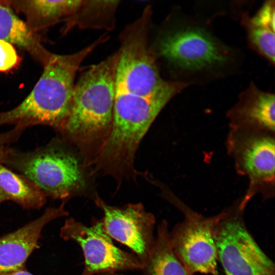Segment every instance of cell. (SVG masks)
<instances>
[{
    "label": "cell",
    "mask_w": 275,
    "mask_h": 275,
    "mask_svg": "<svg viewBox=\"0 0 275 275\" xmlns=\"http://www.w3.org/2000/svg\"><path fill=\"white\" fill-rule=\"evenodd\" d=\"M118 52L91 66L74 85L69 116L59 131L94 163L110 133Z\"/></svg>",
    "instance_id": "1"
},
{
    "label": "cell",
    "mask_w": 275,
    "mask_h": 275,
    "mask_svg": "<svg viewBox=\"0 0 275 275\" xmlns=\"http://www.w3.org/2000/svg\"><path fill=\"white\" fill-rule=\"evenodd\" d=\"M189 85L174 81L166 90L150 97L135 95L115 88L112 127L95 163L120 181L133 175V160L139 145L168 102Z\"/></svg>",
    "instance_id": "2"
},
{
    "label": "cell",
    "mask_w": 275,
    "mask_h": 275,
    "mask_svg": "<svg viewBox=\"0 0 275 275\" xmlns=\"http://www.w3.org/2000/svg\"><path fill=\"white\" fill-rule=\"evenodd\" d=\"M106 38L103 35L74 53L54 54L28 96L14 108L0 112V126L12 124L24 130L42 125L59 131L69 114L74 79L80 64Z\"/></svg>",
    "instance_id": "3"
},
{
    "label": "cell",
    "mask_w": 275,
    "mask_h": 275,
    "mask_svg": "<svg viewBox=\"0 0 275 275\" xmlns=\"http://www.w3.org/2000/svg\"><path fill=\"white\" fill-rule=\"evenodd\" d=\"M0 162L32 181L46 197L64 200L85 184L77 159L57 139L29 152L4 147Z\"/></svg>",
    "instance_id": "4"
},
{
    "label": "cell",
    "mask_w": 275,
    "mask_h": 275,
    "mask_svg": "<svg viewBox=\"0 0 275 275\" xmlns=\"http://www.w3.org/2000/svg\"><path fill=\"white\" fill-rule=\"evenodd\" d=\"M151 14L148 6L124 30L116 71L115 88L143 97L156 95L173 82L161 77L156 58L148 46Z\"/></svg>",
    "instance_id": "5"
},
{
    "label": "cell",
    "mask_w": 275,
    "mask_h": 275,
    "mask_svg": "<svg viewBox=\"0 0 275 275\" xmlns=\"http://www.w3.org/2000/svg\"><path fill=\"white\" fill-rule=\"evenodd\" d=\"M275 133L248 129H231L226 149L238 174L249 181L245 194L238 204L243 211L258 194L264 199L274 196Z\"/></svg>",
    "instance_id": "6"
},
{
    "label": "cell",
    "mask_w": 275,
    "mask_h": 275,
    "mask_svg": "<svg viewBox=\"0 0 275 275\" xmlns=\"http://www.w3.org/2000/svg\"><path fill=\"white\" fill-rule=\"evenodd\" d=\"M163 193L167 199L184 216V220L169 232L170 241L175 255L189 275L198 272L217 275L213 231L225 211L205 217L188 207L169 190Z\"/></svg>",
    "instance_id": "7"
},
{
    "label": "cell",
    "mask_w": 275,
    "mask_h": 275,
    "mask_svg": "<svg viewBox=\"0 0 275 275\" xmlns=\"http://www.w3.org/2000/svg\"><path fill=\"white\" fill-rule=\"evenodd\" d=\"M238 204L225 211L214 228L217 259L226 275H274L273 262L246 229Z\"/></svg>",
    "instance_id": "8"
},
{
    "label": "cell",
    "mask_w": 275,
    "mask_h": 275,
    "mask_svg": "<svg viewBox=\"0 0 275 275\" xmlns=\"http://www.w3.org/2000/svg\"><path fill=\"white\" fill-rule=\"evenodd\" d=\"M65 240L76 242L84 256L80 275H97L105 272L142 270L143 264L133 253L121 250L105 232L101 219H94L87 226L73 218H68L60 230Z\"/></svg>",
    "instance_id": "9"
},
{
    "label": "cell",
    "mask_w": 275,
    "mask_h": 275,
    "mask_svg": "<svg viewBox=\"0 0 275 275\" xmlns=\"http://www.w3.org/2000/svg\"><path fill=\"white\" fill-rule=\"evenodd\" d=\"M159 54L183 71H199L222 67L231 57L230 49L204 29L187 27L162 38Z\"/></svg>",
    "instance_id": "10"
},
{
    "label": "cell",
    "mask_w": 275,
    "mask_h": 275,
    "mask_svg": "<svg viewBox=\"0 0 275 275\" xmlns=\"http://www.w3.org/2000/svg\"><path fill=\"white\" fill-rule=\"evenodd\" d=\"M95 203L103 213L101 219L105 232L129 248L144 265L155 242L154 215L141 203L116 207L98 197Z\"/></svg>",
    "instance_id": "11"
},
{
    "label": "cell",
    "mask_w": 275,
    "mask_h": 275,
    "mask_svg": "<svg viewBox=\"0 0 275 275\" xmlns=\"http://www.w3.org/2000/svg\"><path fill=\"white\" fill-rule=\"evenodd\" d=\"M63 202L48 208L38 218L0 237V275L25 269L26 261L36 249L44 227L52 221L68 214Z\"/></svg>",
    "instance_id": "12"
},
{
    "label": "cell",
    "mask_w": 275,
    "mask_h": 275,
    "mask_svg": "<svg viewBox=\"0 0 275 275\" xmlns=\"http://www.w3.org/2000/svg\"><path fill=\"white\" fill-rule=\"evenodd\" d=\"M275 97L260 90L253 82L239 96L227 114L231 129L275 133Z\"/></svg>",
    "instance_id": "13"
},
{
    "label": "cell",
    "mask_w": 275,
    "mask_h": 275,
    "mask_svg": "<svg viewBox=\"0 0 275 275\" xmlns=\"http://www.w3.org/2000/svg\"><path fill=\"white\" fill-rule=\"evenodd\" d=\"M15 12L23 14L27 26L34 33L48 29L58 23L66 24L75 17L87 1L80 0H10Z\"/></svg>",
    "instance_id": "14"
},
{
    "label": "cell",
    "mask_w": 275,
    "mask_h": 275,
    "mask_svg": "<svg viewBox=\"0 0 275 275\" xmlns=\"http://www.w3.org/2000/svg\"><path fill=\"white\" fill-rule=\"evenodd\" d=\"M0 40L25 50L43 67L54 54L44 47L38 35L18 17L8 0H0Z\"/></svg>",
    "instance_id": "15"
},
{
    "label": "cell",
    "mask_w": 275,
    "mask_h": 275,
    "mask_svg": "<svg viewBox=\"0 0 275 275\" xmlns=\"http://www.w3.org/2000/svg\"><path fill=\"white\" fill-rule=\"evenodd\" d=\"M275 11L273 1H266L253 16L246 13L241 16L250 47L274 64Z\"/></svg>",
    "instance_id": "16"
},
{
    "label": "cell",
    "mask_w": 275,
    "mask_h": 275,
    "mask_svg": "<svg viewBox=\"0 0 275 275\" xmlns=\"http://www.w3.org/2000/svg\"><path fill=\"white\" fill-rule=\"evenodd\" d=\"M13 201L25 209H40L46 196L32 181L0 162V204Z\"/></svg>",
    "instance_id": "17"
},
{
    "label": "cell",
    "mask_w": 275,
    "mask_h": 275,
    "mask_svg": "<svg viewBox=\"0 0 275 275\" xmlns=\"http://www.w3.org/2000/svg\"><path fill=\"white\" fill-rule=\"evenodd\" d=\"M142 270L144 275H189L172 249L166 220L158 225L154 243Z\"/></svg>",
    "instance_id": "18"
},
{
    "label": "cell",
    "mask_w": 275,
    "mask_h": 275,
    "mask_svg": "<svg viewBox=\"0 0 275 275\" xmlns=\"http://www.w3.org/2000/svg\"><path fill=\"white\" fill-rule=\"evenodd\" d=\"M20 61L14 46L0 40V72H6L14 68Z\"/></svg>",
    "instance_id": "19"
},
{
    "label": "cell",
    "mask_w": 275,
    "mask_h": 275,
    "mask_svg": "<svg viewBox=\"0 0 275 275\" xmlns=\"http://www.w3.org/2000/svg\"><path fill=\"white\" fill-rule=\"evenodd\" d=\"M21 133L16 129L14 128L10 131L0 134V149L17 140Z\"/></svg>",
    "instance_id": "20"
},
{
    "label": "cell",
    "mask_w": 275,
    "mask_h": 275,
    "mask_svg": "<svg viewBox=\"0 0 275 275\" xmlns=\"http://www.w3.org/2000/svg\"><path fill=\"white\" fill-rule=\"evenodd\" d=\"M3 275H33L26 269L19 270L16 271L12 272L9 273L3 274Z\"/></svg>",
    "instance_id": "21"
},
{
    "label": "cell",
    "mask_w": 275,
    "mask_h": 275,
    "mask_svg": "<svg viewBox=\"0 0 275 275\" xmlns=\"http://www.w3.org/2000/svg\"><path fill=\"white\" fill-rule=\"evenodd\" d=\"M97 275H123V274L118 273L117 272H105V273H100Z\"/></svg>",
    "instance_id": "22"
}]
</instances>
